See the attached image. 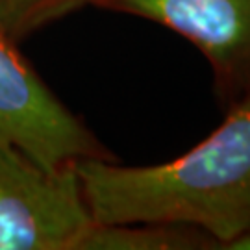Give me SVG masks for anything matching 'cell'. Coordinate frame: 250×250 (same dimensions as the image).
Returning <instances> with one entry per match:
<instances>
[{
	"label": "cell",
	"mask_w": 250,
	"mask_h": 250,
	"mask_svg": "<svg viewBox=\"0 0 250 250\" xmlns=\"http://www.w3.org/2000/svg\"><path fill=\"white\" fill-rule=\"evenodd\" d=\"M224 111L215 132L167 163L76 161L93 223L193 224L228 250L250 237V93Z\"/></svg>",
	"instance_id": "obj_1"
},
{
	"label": "cell",
	"mask_w": 250,
	"mask_h": 250,
	"mask_svg": "<svg viewBox=\"0 0 250 250\" xmlns=\"http://www.w3.org/2000/svg\"><path fill=\"white\" fill-rule=\"evenodd\" d=\"M91 224L76 163L48 169L0 141V250H78Z\"/></svg>",
	"instance_id": "obj_2"
},
{
	"label": "cell",
	"mask_w": 250,
	"mask_h": 250,
	"mask_svg": "<svg viewBox=\"0 0 250 250\" xmlns=\"http://www.w3.org/2000/svg\"><path fill=\"white\" fill-rule=\"evenodd\" d=\"M0 141L62 169L82 160L117 158L72 113L0 26Z\"/></svg>",
	"instance_id": "obj_3"
},
{
	"label": "cell",
	"mask_w": 250,
	"mask_h": 250,
	"mask_svg": "<svg viewBox=\"0 0 250 250\" xmlns=\"http://www.w3.org/2000/svg\"><path fill=\"white\" fill-rule=\"evenodd\" d=\"M176 32L209 63L213 93L226 107L250 93V0H89Z\"/></svg>",
	"instance_id": "obj_4"
},
{
	"label": "cell",
	"mask_w": 250,
	"mask_h": 250,
	"mask_svg": "<svg viewBox=\"0 0 250 250\" xmlns=\"http://www.w3.org/2000/svg\"><path fill=\"white\" fill-rule=\"evenodd\" d=\"M202 228L184 223L97 224L82 237L78 250H221Z\"/></svg>",
	"instance_id": "obj_5"
},
{
	"label": "cell",
	"mask_w": 250,
	"mask_h": 250,
	"mask_svg": "<svg viewBox=\"0 0 250 250\" xmlns=\"http://www.w3.org/2000/svg\"><path fill=\"white\" fill-rule=\"evenodd\" d=\"M83 6L89 0H0V26L19 43Z\"/></svg>",
	"instance_id": "obj_6"
}]
</instances>
